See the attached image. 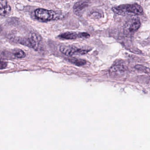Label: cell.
I'll list each match as a JSON object with an SVG mask.
<instances>
[{
	"label": "cell",
	"instance_id": "8",
	"mask_svg": "<svg viewBox=\"0 0 150 150\" xmlns=\"http://www.w3.org/2000/svg\"><path fill=\"white\" fill-rule=\"evenodd\" d=\"M88 6L86 1H79L75 3L74 7V10L76 14H80L81 12L84 10Z\"/></svg>",
	"mask_w": 150,
	"mask_h": 150
},
{
	"label": "cell",
	"instance_id": "3",
	"mask_svg": "<svg viewBox=\"0 0 150 150\" xmlns=\"http://www.w3.org/2000/svg\"><path fill=\"white\" fill-rule=\"evenodd\" d=\"M14 39L18 43L34 49H37L40 41L39 37L34 33L29 38L18 37Z\"/></svg>",
	"mask_w": 150,
	"mask_h": 150
},
{
	"label": "cell",
	"instance_id": "1",
	"mask_svg": "<svg viewBox=\"0 0 150 150\" xmlns=\"http://www.w3.org/2000/svg\"><path fill=\"white\" fill-rule=\"evenodd\" d=\"M112 9L115 13L121 16H141L144 13L142 7L137 3L120 5L114 7Z\"/></svg>",
	"mask_w": 150,
	"mask_h": 150
},
{
	"label": "cell",
	"instance_id": "12",
	"mask_svg": "<svg viewBox=\"0 0 150 150\" xmlns=\"http://www.w3.org/2000/svg\"><path fill=\"white\" fill-rule=\"evenodd\" d=\"M135 68L137 69V70H139V71L144 72L146 73H149V69L143 65H136L135 67Z\"/></svg>",
	"mask_w": 150,
	"mask_h": 150
},
{
	"label": "cell",
	"instance_id": "11",
	"mask_svg": "<svg viewBox=\"0 0 150 150\" xmlns=\"http://www.w3.org/2000/svg\"><path fill=\"white\" fill-rule=\"evenodd\" d=\"M14 56L17 58H23L26 57V54L25 52L21 50H15L13 53Z\"/></svg>",
	"mask_w": 150,
	"mask_h": 150
},
{
	"label": "cell",
	"instance_id": "9",
	"mask_svg": "<svg viewBox=\"0 0 150 150\" xmlns=\"http://www.w3.org/2000/svg\"><path fill=\"white\" fill-rule=\"evenodd\" d=\"M69 61L72 64L79 67L83 66L87 63L86 61L84 59H69Z\"/></svg>",
	"mask_w": 150,
	"mask_h": 150
},
{
	"label": "cell",
	"instance_id": "10",
	"mask_svg": "<svg viewBox=\"0 0 150 150\" xmlns=\"http://www.w3.org/2000/svg\"><path fill=\"white\" fill-rule=\"evenodd\" d=\"M125 69L123 66L121 65H117L112 67L110 68V73H122L125 71Z\"/></svg>",
	"mask_w": 150,
	"mask_h": 150
},
{
	"label": "cell",
	"instance_id": "4",
	"mask_svg": "<svg viewBox=\"0 0 150 150\" xmlns=\"http://www.w3.org/2000/svg\"><path fill=\"white\" fill-rule=\"evenodd\" d=\"M59 50L63 54L69 57L84 55L89 52V50H87L80 49L70 45H62L59 48Z\"/></svg>",
	"mask_w": 150,
	"mask_h": 150
},
{
	"label": "cell",
	"instance_id": "6",
	"mask_svg": "<svg viewBox=\"0 0 150 150\" xmlns=\"http://www.w3.org/2000/svg\"><path fill=\"white\" fill-rule=\"evenodd\" d=\"M90 35L86 32H67L59 35V37L61 38L68 40L76 39L77 38H87Z\"/></svg>",
	"mask_w": 150,
	"mask_h": 150
},
{
	"label": "cell",
	"instance_id": "7",
	"mask_svg": "<svg viewBox=\"0 0 150 150\" xmlns=\"http://www.w3.org/2000/svg\"><path fill=\"white\" fill-rule=\"evenodd\" d=\"M11 12V8L6 1H0V16H7Z\"/></svg>",
	"mask_w": 150,
	"mask_h": 150
},
{
	"label": "cell",
	"instance_id": "5",
	"mask_svg": "<svg viewBox=\"0 0 150 150\" xmlns=\"http://www.w3.org/2000/svg\"><path fill=\"white\" fill-rule=\"evenodd\" d=\"M141 23L138 18H132L126 22L124 27V31L126 35H132L140 28Z\"/></svg>",
	"mask_w": 150,
	"mask_h": 150
},
{
	"label": "cell",
	"instance_id": "13",
	"mask_svg": "<svg viewBox=\"0 0 150 150\" xmlns=\"http://www.w3.org/2000/svg\"><path fill=\"white\" fill-rule=\"evenodd\" d=\"M7 66V63L4 60L0 59V69H3L6 68Z\"/></svg>",
	"mask_w": 150,
	"mask_h": 150
},
{
	"label": "cell",
	"instance_id": "2",
	"mask_svg": "<svg viewBox=\"0 0 150 150\" xmlns=\"http://www.w3.org/2000/svg\"><path fill=\"white\" fill-rule=\"evenodd\" d=\"M35 15L37 18L43 21H49L59 19L60 15L52 10H49L43 8H38L35 11Z\"/></svg>",
	"mask_w": 150,
	"mask_h": 150
}]
</instances>
